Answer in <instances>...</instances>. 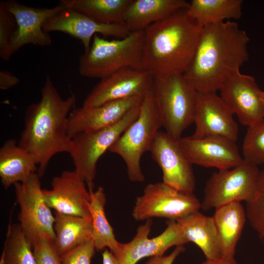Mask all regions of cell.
I'll return each mask as SVG.
<instances>
[{"instance_id": "29", "label": "cell", "mask_w": 264, "mask_h": 264, "mask_svg": "<svg viewBox=\"0 0 264 264\" xmlns=\"http://www.w3.org/2000/svg\"><path fill=\"white\" fill-rule=\"evenodd\" d=\"M0 264H36L32 245L19 223L9 221Z\"/></svg>"}, {"instance_id": "2", "label": "cell", "mask_w": 264, "mask_h": 264, "mask_svg": "<svg viewBox=\"0 0 264 264\" xmlns=\"http://www.w3.org/2000/svg\"><path fill=\"white\" fill-rule=\"evenodd\" d=\"M76 101L72 93L63 98L50 77L46 75L40 101L30 104L26 110L18 144L36 158L40 177L55 155L69 152L68 118Z\"/></svg>"}, {"instance_id": "9", "label": "cell", "mask_w": 264, "mask_h": 264, "mask_svg": "<svg viewBox=\"0 0 264 264\" xmlns=\"http://www.w3.org/2000/svg\"><path fill=\"white\" fill-rule=\"evenodd\" d=\"M200 208L201 202L193 193L178 190L162 181L146 186L136 199L132 215L136 220L156 217L176 221Z\"/></svg>"}, {"instance_id": "11", "label": "cell", "mask_w": 264, "mask_h": 264, "mask_svg": "<svg viewBox=\"0 0 264 264\" xmlns=\"http://www.w3.org/2000/svg\"><path fill=\"white\" fill-rule=\"evenodd\" d=\"M152 219L138 226L135 235L127 243H119L114 255L119 264H136L145 257L163 256L170 248L183 245L188 242L176 221L169 220L167 227L157 236L149 238Z\"/></svg>"}, {"instance_id": "20", "label": "cell", "mask_w": 264, "mask_h": 264, "mask_svg": "<svg viewBox=\"0 0 264 264\" xmlns=\"http://www.w3.org/2000/svg\"><path fill=\"white\" fill-rule=\"evenodd\" d=\"M143 98L134 96L96 107L74 108L68 118V136L71 139L77 134L96 131L116 123L131 109L140 104Z\"/></svg>"}, {"instance_id": "22", "label": "cell", "mask_w": 264, "mask_h": 264, "mask_svg": "<svg viewBox=\"0 0 264 264\" xmlns=\"http://www.w3.org/2000/svg\"><path fill=\"white\" fill-rule=\"evenodd\" d=\"M36 158L15 139L6 140L0 149V177L5 189L27 180L38 170Z\"/></svg>"}, {"instance_id": "3", "label": "cell", "mask_w": 264, "mask_h": 264, "mask_svg": "<svg viewBox=\"0 0 264 264\" xmlns=\"http://www.w3.org/2000/svg\"><path fill=\"white\" fill-rule=\"evenodd\" d=\"M203 26L179 10L144 31V70L153 77L183 74L194 55Z\"/></svg>"}, {"instance_id": "24", "label": "cell", "mask_w": 264, "mask_h": 264, "mask_svg": "<svg viewBox=\"0 0 264 264\" xmlns=\"http://www.w3.org/2000/svg\"><path fill=\"white\" fill-rule=\"evenodd\" d=\"M187 241L196 244L207 260L221 257L219 241L213 219L199 211L176 220Z\"/></svg>"}, {"instance_id": "25", "label": "cell", "mask_w": 264, "mask_h": 264, "mask_svg": "<svg viewBox=\"0 0 264 264\" xmlns=\"http://www.w3.org/2000/svg\"><path fill=\"white\" fill-rule=\"evenodd\" d=\"M54 243L62 255L92 239V219L55 212Z\"/></svg>"}, {"instance_id": "38", "label": "cell", "mask_w": 264, "mask_h": 264, "mask_svg": "<svg viewBox=\"0 0 264 264\" xmlns=\"http://www.w3.org/2000/svg\"><path fill=\"white\" fill-rule=\"evenodd\" d=\"M102 255L103 264H119L117 259L110 250L105 249Z\"/></svg>"}, {"instance_id": "37", "label": "cell", "mask_w": 264, "mask_h": 264, "mask_svg": "<svg viewBox=\"0 0 264 264\" xmlns=\"http://www.w3.org/2000/svg\"><path fill=\"white\" fill-rule=\"evenodd\" d=\"M201 264H237L234 257H221L216 260H207Z\"/></svg>"}, {"instance_id": "8", "label": "cell", "mask_w": 264, "mask_h": 264, "mask_svg": "<svg viewBox=\"0 0 264 264\" xmlns=\"http://www.w3.org/2000/svg\"><path fill=\"white\" fill-rule=\"evenodd\" d=\"M257 166L243 159L236 167L213 173L206 182L201 208L208 211L249 200L258 184L260 171Z\"/></svg>"}, {"instance_id": "31", "label": "cell", "mask_w": 264, "mask_h": 264, "mask_svg": "<svg viewBox=\"0 0 264 264\" xmlns=\"http://www.w3.org/2000/svg\"><path fill=\"white\" fill-rule=\"evenodd\" d=\"M242 153L245 160L257 165L264 163V120L248 127Z\"/></svg>"}, {"instance_id": "13", "label": "cell", "mask_w": 264, "mask_h": 264, "mask_svg": "<svg viewBox=\"0 0 264 264\" xmlns=\"http://www.w3.org/2000/svg\"><path fill=\"white\" fill-rule=\"evenodd\" d=\"M220 97L240 123L248 127L264 120L262 91L255 78L239 70L225 81Z\"/></svg>"}, {"instance_id": "34", "label": "cell", "mask_w": 264, "mask_h": 264, "mask_svg": "<svg viewBox=\"0 0 264 264\" xmlns=\"http://www.w3.org/2000/svg\"><path fill=\"white\" fill-rule=\"evenodd\" d=\"M96 249L91 240L61 256L62 264H91Z\"/></svg>"}, {"instance_id": "10", "label": "cell", "mask_w": 264, "mask_h": 264, "mask_svg": "<svg viewBox=\"0 0 264 264\" xmlns=\"http://www.w3.org/2000/svg\"><path fill=\"white\" fill-rule=\"evenodd\" d=\"M37 173L32 174L24 182L14 185L20 207L19 224L32 244L41 238L54 240L55 217L45 202Z\"/></svg>"}, {"instance_id": "39", "label": "cell", "mask_w": 264, "mask_h": 264, "mask_svg": "<svg viewBox=\"0 0 264 264\" xmlns=\"http://www.w3.org/2000/svg\"><path fill=\"white\" fill-rule=\"evenodd\" d=\"M262 100L263 103V110H264V91H262Z\"/></svg>"}, {"instance_id": "16", "label": "cell", "mask_w": 264, "mask_h": 264, "mask_svg": "<svg viewBox=\"0 0 264 264\" xmlns=\"http://www.w3.org/2000/svg\"><path fill=\"white\" fill-rule=\"evenodd\" d=\"M233 113L216 93L198 92L194 123V138L221 137L236 142L239 134Z\"/></svg>"}, {"instance_id": "23", "label": "cell", "mask_w": 264, "mask_h": 264, "mask_svg": "<svg viewBox=\"0 0 264 264\" xmlns=\"http://www.w3.org/2000/svg\"><path fill=\"white\" fill-rule=\"evenodd\" d=\"M212 218L221 257H234L237 243L247 218L245 210L241 202H233L215 209Z\"/></svg>"}, {"instance_id": "1", "label": "cell", "mask_w": 264, "mask_h": 264, "mask_svg": "<svg viewBox=\"0 0 264 264\" xmlns=\"http://www.w3.org/2000/svg\"><path fill=\"white\" fill-rule=\"evenodd\" d=\"M249 41L234 22L203 26L183 76L198 92L216 93L248 61Z\"/></svg>"}, {"instance_id": "30", "label": "cell", "mask_w": 264, "mask_h": 264, "mask_svg": "<svg viewBox=\"0 0 264 264\" xmlns=\"http://www.w3.org/2000/svg\"><path fill=\"white\" fill-rule=\"evenodd\" d=\"M245 212L250 224L264 242V169L260 172L254 195L246 202Z\"/></svg>"}, {"instance_id": "35", "label": "cell", "mask_w": 264, "mask_h": 264, "mask_svg": "<svg viewBox=\"0 0 264 264\" xmlns=\"http://www.w3.org/2000/svg\"><path fill=\"white\" fill-rule=\"evenodd\" d=\"M185 250L183 245L176 246L169 255L152 257L145 264H173L178 255Z\"/></svg>"}, {"instance_id": "7", "label": "cell", "mask_w": 264, "mask_h": 264, "mask_svg": "<svg viewBox=\"0 0 264 264\" xmlns=\"http://www.w3.org/2000/svg\"><path fill=\"white\" fill-rule=\"evenodd\" d=\"M140 104L132 108L118 121L110 126L80 133L71 138L68 153L74 170L88 186L94 187L98 160L137 118Z\"/></svg>"}, {"instance_id": "5", "label": "cell", "mask_w": 264, "mask_h": 264, "mask_svg": "<svg viewBox=\"0 0 264 264\" xmlns=\"http://www.w3.org/2000/svg\"><path fill=\"white\" fill-rule=\"evenodd\" d=\"M152 93L162 127L179 139L194 123L198 92L177 74L154 77Z\"/></svg>"}, {"instance_id": "27", "label": "cell", "mask_w": 264, "mask_h": 264, "mask_svg": "<svg viewBox=\"0 0 264 264\" xmlns=\"http://www.w3.org/2000/svg\"><path fill=\"white\" fill-rule=\"evenodd\" d=\"M242 3V0H192L186 12L203 26L240 19Z\"/></svg>"}, {"instance_id": "33", "label": "cell", "mask_w": 264, "mask_h": 264, "mask_svg": "<svg viewBox=\"0 0 264 264\" xmlns=\"http://www.w3.org/2000/svg\"><path fill=\"white\" fill-rule=\"evenodd\" d=\"M32 248L36 264H62L53 240L41 238L32 244Z\"/></svg>"}, {"instance_id": "36", "label": "cell", "mask_w": 264, "mask_h": 264, "mask_svg": "<svg viewBox=\"0 0 264 264\" xmlns=\"http://www.w3.org/2000/svg\"><path fill=\"white\" fill-rule=\"evenodd\" d=\"M20 82V79L11 72L6 70L0 71V89L7 90L16 85Z\"/></svg>"}, {"instance_id": "28", "label": "cell", "mask_w": 264, "mask_h": 264, "mask_svg": "<svg viewBox=\"0 0 264 264\" xmlns=\"http://www.w3.org/2000/svg\"><path fill=\"white\" fill-rule=\"evenodd\" d=\"M132 0H61L66 7L101 23H123L125 11Z\"/></svg>"}, {"instance_id": "18", "label": "cell", "mask_w": 264, "mask_h": 264, "mask_svg": "<svg viewBox=\"0 0 264 264\" xmlns=\"http://www.w3.org/2000/svg\"><path fill=\"white\" fill-rule=\"evenodd\" d=\"M86 183L75 170L64 171L53 178L50 189H43L44 198L48 207L56 212L91 217L90 194Z\"/></svg>"}, {"instance_id": "32", "label": "cell", "mask_w": 264, "mask_h": 264, "mask_svg": "<svg viewBox=\"0 0 264 264\" xmlns=\"http://www.w3.org/2000/svg\"><path fill=\"white\" fill-rule=\"evenodd\" d=\"M17 29L13 15L6 8L3 1L0 2V56L4 61L12 56L10 47L12 39Z\"/></svg>"}, {"instance_id": "15", "label": "cell", "mask_w": 264, "mask_h": 264, "mask_svg": "<svg viewBox=\"0 0 264 264\" xmlns=\"http://www.w3.org/2000/svg\"><path fill=\"white\" fill-rule=\"evenodd\" d=\"M153 79V76L146 71L123 68L101 79L82 106L96 107L132 97H144L152 91Z\"/></svg>"}, {"instance_id": "14", "label": "cell", "mask_w": 264, "mask_h": 264, "mask_svg": "<svg viewBox=\"0 0 264 264\" xmlns=\"http://www.w3.org/2000/svg\"><path fill=\"white\" fill-rule=\"evenodd\" d=\"M3 2L17 23V29L10 44L12 55L28 44L40 46H48L51 44V36L49 33L44 30L43 25L63 10L66 7L64 5L59 2L52 8H36L24 5L15 0Z\"/></svg>"}, {"instance_id": "17", "label": "cell", "mask_w": 264, "mask_h": 264, "mask_svg": "<svg viewBox=\"0 0 264 264\" xmlns=\"http://www.w3.org/2000/svg\"><path fill=\"white\" fill-rule=\"evenodd\" d=\"M178 143L192 165L222 170L236 167L243 160L235 142L224 137H181Z\"/></svg>"}, {"instance_id": "4", "label": "cell", "mask_w": 264, "mask_h": 264, "mask_svg": "<svg viewBox=\"0 0 264 264\" xmlns=\"http://www.w3.org/2000/svg\"><path fill=\"white\" fill-rule=\"evenodd\" d=\"M144 31L131 32L124 38L110 40L95 35L89 48L79 58V73L102 79L125 68L144 70Z\"/></svg>"}, {"instance_id": "12", "label": "cell", "mask_w": 264, "mask_h": 264, "mask_svg": "<svg viewBox=\"0 0 264 264\" xmlns=\"http://www.w3.org/2000/svg\"><path fill=\"white\" fill-rule=\"evenodd\" d=\"M149 152L161 169L164 183L179 191L193 192L196 181L192 164L184 154L178 139L159 131Z\"/></svg>"}, {"instance_id": "21", "label": "cell", "mask_w": 264, "mask_h": 264, "mask_svg": "<svg viewBox=\"0 0 264 264\" xmlns=\"http://www.w3.org/2000/svg\"><path fill=\"white\" fill-rule=\"evenodd\" d=\"M185 0H132L126 8L123 23L130 32L144 31L150 25L186 9Z\"/></svg>"}, {"instance_id": "6", "label": "cell", "mask_w": 264, "mask_h": 264, "mask_svg": "<svg viewBox=\"0 0 264 264\" xmlns=\"http://www.w3.org/2000/svg\"><path fill=\"white\" fill-rule=\"evenodd\" d=\"M161 127L152 90L144 97L137 118L109 150L123 159L131 181L142 182L145 180L140 165L141 157L145 152H149Z\"/></svg>"}, {"instance_id": "19", "label": "cell", "mask_w": 264, "mask_h": 264, "mask_svg": "<svg viewBox=\"0 0 264 264\" xmlns=\"http://www.w3.org/2000/svg\"><path fill=\"white\" fill-rule=\"evenodd\" d=\"M44 31L49 33L59 31L80 40L85 51L90 47L91 41L95 35L103 37L124 38L130 34L124 23L104 24L88 17L65 7L59 13L49 19L43 25Z\"/></svg>"}, {"instance_id": "26", "label": "cell", "mask_w": 264, "mask_h": 264, "mask_svg": "<svg viewBox=\"0 0 264 264\" xmlns=\"http://www.w3.org/2000/svg\"><path fill=\"white\" fill-rule=\"evenodd\" d=\"M90 194V214L92 219V240L96 251L104 250L106 248L114 255L118 249L119 242L115 238L113 229L105 214L106 197L104 189L99 187L93 191V187L88 186Z\"/></svg>"}]
</instances>
